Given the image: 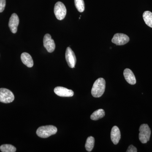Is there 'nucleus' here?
<instances>
[{
    "label": "nucleus",
    "instance_id": "1",
    "mask_svg": "<svg viewBox=\"0 0 152 152\" xmlns=\"http://www.w3.org/2000/svg\"><path fill=\"white\" fill-rule=\"evenodd\" d=\"M106 82L103 78L96 80L93 85L91 90L93 96L95 98L100 97L103 94L105 89Z\"/></svg>",
    "mask_w": 152,
    "mask_h": 152
},
{
    "label": "nucleus",
    "instance_id": "2",
    "mask_svg": "<svg viewBox=\"0 0 152 152\" xmlns=\"http://www.w3.org/2000/svg\"><path fill=\"white\" fill-rule=\"evenodd\" d=\"M57 131V128L55 126L52 125L42 126L38 128L37 131V134L40 137L46 138L55 134Z\"/></svg>",
    "mask_w": 152,
    "mask_h": 152
},
{
    "label": "nucleus",
    "instance_id": "3",
    "mask_svg": "<svg viewBox=\"0 0 152 152\" xmlns=\"http://www.w3.org/2000/svg\"><path fill=\"white\" fill-rule=\"evenodd\" d=\"M139 137L142 143L145 144L150 140L151 135V130L148 125L143 124L141 125L139 129Z\"/></svg>",
    "mask_w": 152,
    "mask_h": 152
},
{
    "label": "nucleus",
    "instance_id": "4",
    "mask_svg": "<svg viewBox=\"0 0 152 152\" xmlns=\"http://www.w3.org/2000/svg\"><path fill=\"white\" fill-rule=\"evenodd\" d=\"M15 96L12 92L7 89L0 88V102L10 103L13 102Z\"/></svg>",
    "mask_w": 152,
    "mask_h": 152
},
{
    "label": "nucleus",
    "instance_id": "5",
    "mask_svg": "<svg viewBox=\"0 0 152 152\" xmlns=\"http://www.w3.org/2000/svg\"><path fill=\"white\" fill-rule=\"evenodd\" d=\"M54 11L55 16L58 20H62L65 18L66 14V9L63 3L59 1L56 3Z\"/></svg>",
    "mask_w": 152,
    "mask_h": 152
},
{
    "label": "nucleus",
    "instance_id": "6",
    "mask_svg": "<svg viewBox=\"0 0 152 152\" xmlns=\"http://www.w3.org/2000/svg\"><path fill=\"white\" fill-rule=\"evenodd\" d=\"M129 38L126 35L118 33L114 35L112 42L117 45H123L129 42Z\"/></svg>",
    "mask_w": 152,
    "mask_h": 152
},
{
    "label": "nucleus",
    "instance_id": "7",
    "mask_svg": "<svg viewBox=\"0 0 152 152\" xmlns=\"http://www.w3.org/2000/svg\"><path fill=\"white\" fill-rule=\"evenodd\" d=\"M66 60L68 65L71 68H74L75 66L76 58L75 53L69 47H68L66 50L65 54Z\"/></svg>",
    "mask_w": 152,
    "mask_h": 152
},
{
    "label": "nucleus",
    "instance_id": "8",
    "mask_svg": "<svg viewBox=\"0 0 152 152\" xmlns=\"http://www.w3.org/2000/svg\"><path fill=\"white\" fill-rule=\"evenodd\" d=\"M43 44L44 47L49 53H53L55 50L56 45L50 35L49 34L45 35L43 39Z\"/></svg>",
    "mask_w": 152,
    "mask_h": 152
},
{
    "label": "nucleus",
    "instance_id": "9",
    "mask_svg": "<svg viewBox=\"0 0 152 152\" xmlns=\"http://www.w3.org/2000/svg\"><path fill=\"white\" fill-rule=\"evenodd\" d=\"M19 23V18L16 14H12L9 23V26L11 32L15 34L18 31V27Z\"/></svg>",
    "mask_w": 152,
    "mask_h": 152
},
{
    "label": "nucleus",
    "instance_id": "10",
    "mask_svg": "<svg viewBox=\"0 0 152 152\" xmlns=\"http://www.w3.org/2000/svg\"><path fill=\"white\" fill-rule=\"evenodd\" d=\"M54 92L61 97H72L74 94L73 91L63 87H56L54 89Z\"/></svg>",
    "mask_w": 152,
    "mask_h": 152
},
{
    "label": "nucleus",
    "instance_id": "11",
    "mask_svg": "<svg viewBox=\"0 0 152 152\" xmlns=\"http://www.w3.org/2000/svg\"><path fill=\"white\" fill-rule=\"evenodd\" d=\"M121 138V134L119 129L117 126H114L112 128L111 132V140L114 145L118 143Z\"/></svg>",
    "mask_w": 152,
    "mask_h": 152
},
{
    "label": "nucleus",
    "instance_id": "12",
    "mask_svg": "<svg viewBox=\"0 0 152 152\" xmlns=\"http://www.w3.org/2000/svg\"><path fill=\"white\" fill-rule=\"evenodd\" d=\"M125 80L130 84L134 85L136 83L135 76L132 71L129 69H125L124 72Z\"/></svg>",
    "mask_w": 152,
    "mask_h": 152
},
{
    "label": "nucleus",
    "instance_id": "13",
    "mask_svg": "<svg viewBox=\"0 0 152 152\" xmlns=\"http://www.w3.org/2000/svg\"><path fill=\"white\" fill-rule=\"evenodd\" d=\"M22 62L29 68L32 67L34 66V61L31 55L27 53H23L21 56Z\"/></svg>",
    "mask_w": 152,
    "mask_h": 152
},
{
    "label": "nucleus",
    "instance_id": "14",
    "mask_svg": "<svg viewBox=\"0 0 152 152\" xmlns=\"http://www.w3.org/2000/svg\"><path fill=\"white\" fill-rule=\"evenodd\" d=\"M105 115L104 111L103 109H99L93 113L91 115V119L93 121H97L103 118Z\"/></svg>",
    "mask_w": 152,
    "mask_h": 152
},
{
    "label": "nucleus",
    "instance_id": "15",
    "mask_svg": "<svg viewBox=\"0 0 152 152\" xmlns=\"http://www.w3.org/2000/svg\"><path fill=\"white\" fill-rule=\"evenodd\" d=\"M144 21L147 26L152 28V13L150 11H145L143 14Z\"/></svg>",
    "mask_w": 152,
    "mask_h": 152
},
{
    "label": "nucleus",
    "instance_id": "16",
    "mask_svg": "<svg viewBox=\"0 0 152 152\" xmlns=\"http://www.w3.org/2000/svg\"><path fill=\"white\" fill-rule=\"evenodd\" d=\"M95 144V139L94 137L90 136L87 138L85 148L87 151L91 152L94 148Z\"/></svg>",
    "mask_w": 152,
    "mask_h": 152
},
{
    "label": "nucleus",
    "instance_id": "17",
    "mask_svg": "<svg viewBox=\"0 0 152 152\" xmlns=\"http://www.w3.org/2000/svg\"><path fill=\"white\" fill-rule=\"evenodd\" d=\"M0 150L2 152H15L16 151V148L14 146L9 144L3 145L0 147Z\"/></svg>",
    "mask_w": 152,
    "mask_h": 152
},
{
    "label": "nucleus",
    "instance_id": "18",
    "mask_svg": "<svg viewBox=\"0 0 152 152\" xmlns=\"http://www.w3.org/2000/svg\"><path fill=\"white\" fill-rule=\"evenodd\" d=\"M75 6L77 10L83 12L85 10V3L84 0H74Z\"/></svg>",
    "mask_w": 152,
    "mask_h": 152
},
{
    "label": "nucleus",
    "instance_id": "19",
    "mask_svg": "<svg viewBox=\"0 0 152 152\" xmlns=\"http://www.w3.org/2000/svg\"><path fill=\"white\" fill-rule=\"evenodd\" d=\"M6 0H0V13L2 12L6 7Z\"/></svg>",
    "mask_w": 152,
    "mask_h": 152
},
{
    "label": "nucleus",
    "instance_id": "20",
    "mask_svg": "<svg viewBox=\"0 0 152 152\" xmlns=\"http://www.w3.org/2000/svg\"><path fill=\"white\" fill-rule=\"evenodd\" d=\"M127 152H137V150L136 148V147L133 146V145H130L128 148Z\"/></svg>",
    "mask_w": 152,
    "mask_h": 152
}]
</instances>
